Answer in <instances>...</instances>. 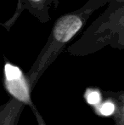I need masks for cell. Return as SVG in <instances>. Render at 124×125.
I'll list each match as a JSON object with an SVG mask.
<instances>
[{"label":"cell","mask_w":124,"mask_h":125,"mask_svg":"<svg viewBox=\"0 0 124 125\" xmlns=\"http://www.w3.org/2000/svg\"><path fill=\"white\" fill-rule=\"evenodd\" d=\"M60 0H16L15 13L3 23V26L10 31L25 10H28L41 23H47L51 19L50 11L57 9Z\"/></svg>","instance_id":"277c9868"},{"label":"cell","mask_w":124,"mask_h":125,"mask_svg":"<svg viewBox=\"0 0 124 125\" xmlns=\"http://www.w3.org/2000/svg\"><path fill=\"white\" fill-rule=\"evenodd\" d=\"M116 1H117V2H123L124 0H116Z\"/></svg>","instance_id":"9c48e42d"},{"label":"cell","mask_w":124,"mask_h":125,"mask_svg":"<svg viewBox=\"0 0 124 125\" xmlns=\"http://www.w3.org/2000/svg\"><path fill=\"white\" fill-rule=\"evenodd\" d=\"M33 112H34L35 115H36V117H37V120H38V124L39 125H46L44 123V121H43V119L41 117V116L39 115V113L38 112V111H37V109H33Z\"/></svg>","instance_id":"ba28073f"},{"label":"cell","mask_w":124,"mask_h":125,"mask_svg":"<svg viewBox=\"0 0 124 125\" xmlns=\"http://www.w3.org/2000/svg\"><path fill=\"white\" fill-rule=\"evenodd\" d=\"M97 112L104 117H111L114 115L116 112V101L112 99H107L102 101L97 107Z\"/></svg>","instance_id":"5b68a950"},{"label":"cell","mask_w":124,"mask_h":125,"mask_svg":"<svg viewBox=\"0 0 124 125\" xmlns=\"http://www.w3.org/2000/svg\"><path fill=\"white\" fill-rule=\"evenodd\" d=\"M105 46L124 49V1L111 0L82 37L67 49L71 55L84 56Z\"/></svg>","instance_id":"7a4b0ae2"},{"label":"cell","mask_w":124,"mask_h":125,"mask_svg":"<svg viewBox=\"0 0 124 125\" xmlns=\"http://www.w3.org/2000/svg\"><path fill=\"white\" fill-rule=\"evenodd\" d=\"M4 86L8 93L15 100L25 105H28L31 109H35L31 98V85L28 77L17 66L6 61L3 68Z\"/></svg>","instance_id":"3957f363"},{"label":"cell","mask_w":124,"mask_h":125,"mask_svg":"<svg viewBox=\"0 0 124 125\" xmlns=\"http://www.w3.org/2000/svg\"><path fill=\"white\" fill-rule=\"evenodd\" d=\"M115 100L116 104V112L115 113L116 125H124V91L117 93Z\"/></svg>","instance_id":"8992f818"},{"label":"cell","mask_w":124,"mask_h":125,"mask_svg":"<svg viewBox=\"0 0 124 125\" xmlns=\"http://www.w3.org/2000/svg\"><path fill=\"white\" fill-rule=\"evenodd\" d=\"M84 98L88 105L97 107L102 102V94L99 89H88L85 92Z\"/></svg>","instance_id":"52a82bcc"},{"label":"cell","mask_w":124,"mask_h":125,"mask_svg":"<svg viewBox=\"0 0 124 125\" xmlns=\"http://www.w3.org/2000/svg\"><path fill=\"white\" fill-rule=\"evenodd\" d=\"M0 25H1L2 26H3V23H2V22H0ZM0 34H1V33H0Z\"/></svg>","instance_id":"30bf717a"},{"label":"cell","mask_w":124,"mask_h":125,"mask_svg":"<svg viewBox=\"0 0 124 125\" xmlns=\"http://www.w3.org/2000/svg\"><path fill=\"white\" fill-rule=\"evenodd\" d=\"M111 1L88 0L78 10L64 14L55 21L46 43L27 75L31 88L34 87L45 70L64 51L69 42L84 27L91 15Z\"/></svg>","instance_id":"6da1fadb"}]
</instances>
